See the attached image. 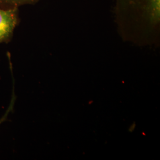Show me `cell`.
Segmentation results:
<instances>
[{
    "label": "cell",
    "instance_id": "6da1fadb",
    "mask_svg": "<svg viewBox=\"0 0 160 160\" xmlns=\"http://www.w3.org/2000/svg\"><path fill=\"white\" fill-rule=\"evenodd\" d=\"M113 14L120 35L142 45L153 43L160 24V0H114Z\"/></svg>",
    "mask_w": 160,
    "mask_h": 160
},
{
    "label": "cell",
    "instance_id": "7a4b0ae2",
    "mask_svg": "<svg viewBox=\"0 0 160 160\" xmlns=\"http://www.w3.org/2000/svg\"><path fill=\"white\" fill-rule=\"evenodd\" d=\"M18 23V7L0 8V43L10 40Z\"/></svg>",
    "mask_w": 160,
    "mask_h": 160
},
{
    "label": "cell",
    "instance_id": "3957f363",
    "mask_svg": "<svg viewBox=\"0 0 160 160\" xmlns=\"http://www.w3.org/2000/svg\"><path fill=\"white\" fill-rule=\"evenodd\" d=\"M39 0H0V5L7 8L18 7L19 6L33 4Z\"/></svg>",
    "mask_w": 160,
    "mask_h": 160
},
{
    "label": "cell",
    "instance_id": "277c9868",
    "mask_svg": "<svg viewBox=\"0 0 160 160\" xmlns=\"http://www.w3.org/2000/svg\"><path fill=\"white\" fill-rule=\"evenodd\" d=\"M14 92H13V95L12 96V100H11V102H10V104L9 105V107L8 109L6 111V113L4 114V116L0 119V125L4 122V121H6L7 120V118L8 117V115L9 114V113L12 112V110H13V108H14V103H15V101H16V96L14 94Z\"/></svg>",
    "mask_w": 160,
    "mask_h": 160
}]
</instances>
